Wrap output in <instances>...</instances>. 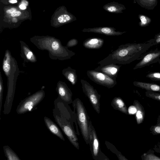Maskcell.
<instances>
[{"mask_svg":"<svg viewBox=\"0 0 160 160\" xmlns=\"http://www.w3.org/2000/svg\"><path fill=\"white\" fill-rule=\"evenodd\" d=\"M139 52L138 45L130 43L121 45L98 63L100 66L111 64L121 65L129 63L138 57Z\"/></svg>","mask_w":160,"mask_h":160,"instance_id":"cell-1","label":"cell"},{"mask_svg":"<svg viewBox=\"0 0 160 160\" xmlns=\"http://www.w3.org/2000/svg\"><path fill=\"white\" fill-rule=\"evenodd\" d=\"M73 112L83 138L89 144V133L91 121L83 103L80 99L76 98L72 103Z\"/></svg>","mask_w":160,"mask_h":160,"instance_id":"cell-2","label":"cell"},{"mask_svg":"<svg viewBox=\"0 0 160 160\" xmlns=\"http://www.w3.org/2000/svg\"><path fill=\"white\" fill-rule=\"evenodd\" d=\"M55 121L60 127L63 133L71 144L77 149H79V143L77 134L74 125L65 118L53 111Z\"/></svg>","mask_w":160,"mask_h":160,"instance_id":"cell-3","label":"cell"},{"mask_svg":"<svg viewBox=\"0 0 160 160\" xmlns=\"http://www.w3.org/2000/svg\"><path fill=\"white\" fill-rule=\"evenodd\" d=\"M45 92L43 90L38 91L22 100L18 106L16 112L19 114L31 112L43 100Z\"/></svg>","mask_w":160,"mask_h":160,"instance_id":"cell-4","label":"cell"},{"mask_svg":"<svg viewBox=\"0 0 160 160\" xmlns=\"http://www.w3.org/2000/svg\"><path fill=\"white\" fill-rule=\"evenodd\" d=\"M54 108L53 111L65 118L71 123L75 124L76 128V133L79 135V132L77 121L73 112L68 104L62 101L58 97L54 101Z\"/></svg>","mask_w":160,"mask_h":160,"instance_id":"cell-5","label":"cell"},{"mask_svg":"<svg viewBox=\"0 0 160 160\" xmlns=\"http://www.w3.org/2000/svg\"><path fill=\"white\" fill-rule=\"evenodd\" d=\"M80 82L83 93L88 98L94 110L98 114H99L101 95L87 81L81 79Z\"/></svg>","mask_w":160,"mask_h":160,"instance_id":"cell-6","label":"cell"},{"mask_svg":"<svg viewBox=\"0 0 160 160\" xmlns=\"http://www.w3.org/2000/svg\"><path fill=\"white\" fill-rule=\"evenodd\" d=\"M87 74L88 77L93 82L108 88L114 87L117 84L116 79L95 70H88Z\"/></svg>","mask_w":160,"mask_h":160,"instance_id":"cell-7","label":"cell"},{"mask_svg":"<svg viewBox=\"0 0 160 160\" xmlns=\"http://www.w3.org/2000/svg\"><path fill=\"white\" fill-rule=\"evenodd\" d=\"M89 144L93 158L97 160L102 152L100 149V143L96 130L92 124L90 123L89 133Z\"/></svg>","mask_w":160,"mask_h":160,"instance_id":"cell-8","label":"cell"},{"mask_svg":"<svg viewBox=\"0 0 160 160\" xmlns=\"http://www.w3.org/2000/svg\"><path fill=\"white\" fill-rule=\"evenodd\" d=\"M56 90L58 97L62 101L68 104L72 103V92L65 82L59 81L57 83Z\"/></svg>","mask_w":160,"mask_h":160,"instance_id":"cell-9","label":"cell"},{"mask_svg":"<svg viewBox=\"0 0 160 160\" xmlns=\"http://www.w3.org/2000/svg\"><path fill=\"white\" fill-rule=\"evenodd\" d=\"M82 31L83 32H94L106 36H119L126 32L116 31V29L112 27H102L84 28Z\"/></svg>","mask_w":160,"mask_h":160,"instance_id":"cell-10","label":"cell"},{"mask_svg":"<svg viewBox=\"0 0 160 160\" xmlns=\"http://www.w3.org/2000/svg\"><path fill=\"white\" fill-rule=\"evenodd\" d=\"M121 66L120 65L111 64L102 66L99 65L94 70L102 72L113 79H116Z\"/></svg>","mask_w":160,"mask_h":160,"instance_id":"cell-11","label":"cell"},{"mask_svg":"<svg viewBox=\"0 0 160 160\" xmlns=\"http://www.w3.org/2000/svg\"><path fill=\"white\" fill-rule=\"evenodd\" d=\"M44 121L46 127L51 133L62 140L65 141V138L62 132L52 121L46 116L44 117Z\"/></svg>","mask_w":160,"mask_h":160,"instance_id":"cell-12","label":"cell"},{"mask_svg":"<svg viewBox=\"0 0 160 160\" xmlns=\"http://www.w3.org/2000/svg\"><path fill=\"white\" fill-rule=\"evenodd\" d=\"M160 57V51L156 52H152L145 56L142 60L138 63L133 69L141 68L155 62Z\"/></svg>","mask_w":160,"mask_h":160,"instance_id":"cell-13","label":"cell"},{"mask_svg":"<svg viewBox=\"0 0 160 160\" xmlns=\"http://www.w3.org/2000/svg\"><path fill=\"white\" fill-rule=\"evenodd\" d=\"M104 40L100 38L93 37L85 40L83 43L86 48L90 49H98L103 45Z\"/></svg>","mask_w":160,"mask_h":160,"instance_id":"cell-14","label":"cell"},{"mask_svg":"<svg viewBox=\"0 0 160 160\" xmlns=\"http://www.w3.org/2000/svg\"><path fill=\"white\" fill-rule=\"evenodd\" d=\"M103 9L107 12L113 13H120L126 9L123 5L115 2L108 3L103 7Z\"/></svg>","mask_w":160,"mask_h":160,"instance_id":"cell-15","label":"cell"},{"mask_svg":"<svg viewBox=\"0 0 160 160\" xmlns=\"http://www.w3.org/2000/svg\"><path fill=\"white\" fill-rule=\"evenodd\" d=\"M111 105L115 109L126 114H128V109L125 103L120 97H115L114 98L112 101Z\"/></svg>","mask_w":160,"mask_h":160,"instance_id":"cell-16","label":"cell"},{"mask_svg":"<svg viewBox=\"0 0 160 160\" xmlns=\"http://www.w3.org/2000/svg\"><path fill=\"white\" fill-rule=\"evenodd\" d=\"M134 86L145 89L147 91L160 92V86L155 83H147L139 81H134Z\"/></svg>","mask_w":160,"mask_h":160,"instance_id":"cell-17","label":"cell"},{"mask_svg":"<svg viewBox=\"0 0 160 160\" xmlns=\"http://www.w3.org/2000/svg\"><path fill=\"white\" fill-rule=\"evenodd\" d=\"M62 74L72 85L76 84L78 81V76L76 70L68 67L63 71Z\"/></svg>","mask_w":160,"mask_h":160,"instance_id":"cell-18","label":"cell"},{"mask_svg":"<svg viewBox=\"0 0 160 160\" xmlns=\"http://www.w3.org/2000/svg\"><path fill=\"white\" fill-rule=\"evenodd\" d=\"M133 105L136 109V118L137 123L138 124L142 123L144 119L145 112L143 107L137 100H134Z\"/></svg>","mask_w":160,"mask_h":160,"instance_id":"cell-19","label":"cell"},{"mask_svg":"<svg viewBox=\"0 0 160 160\" xmlns=\"http://www.w3.org/2000/svg\"><path fill=\"white\" fill-rule=\"evenodd\" d=\"M3 149L7 159L4 160H21L16 153L8 145L3 147Z\"/></svg>","mask_w":160,"mask_h":160,"instance_id":"cell-20","label":"cell"},{"mask_svg":"<svg viewBox=\"0 0 160 160\" xmlns=\"http://www.w3.org/2000/svg\"><path fill=\"white\" fill-rule=\"evenodd\" d=\"M105 144L108 149L116 155L118 160H128L116 148L113 144L107 141H105Z\"/></svg>","mask_w":160,"mask_h":160,"instance_id":"cell-21","label":"cell"},{"mask_svg":"<svg viewBox=\"0 0 160 160\" xmlns=\"http://www.w3.org/2000/svg\"><path fill=\"white\" fill-rule=\"evenodd\" d=\"M142 160H160V158L152 153H144L141 156Z\"/></svg>","mask_w":160,"mask_h":160,"instance_id":"cell-22","label":"cell"},{"mask_svg":"<svg viewBox=\"0 0 160 160\" xmlns=\"http://www.w3.org/2000/svg\"><path fill=\"white\" fill-rule=\"evenodd\" d=\"M145 95L153 99L160 101V93L151 91H147Z\"/></svg>","mask_w":160,"mask_h":160,"instance_id":"cell-23","label":"cell"},{"mask_svg":"<svg viewBox=\"0 0 160 160\" xmlns=\"http://www.w3.org/2000/svg\"><path fill=\"white\" fill-rule=\"evenodd\" d=\"M157 123L154 126H152L150 130L153 134H160V119L158 118Z\"/></svg>","mask_w":160,"mask_h":160,"instance_id":"cell-24","label":"cell"},{"mask_svg":"<svg viewBox=\"0 0 160 160\" xmlns=\"http://www.w3.org/2000/svg\"><path fill=\"white\" fill-rule=\"evenodd\" d=\"M3 85L1 74H0V114L1 112L2 102Z\"/></svg>","mask_w":160,"mask_h":160,"instance_id":"cell-25","label":"cell"},{"mask_svg":"<svg viewBox=\"0 0 160 160\" xmlns=\"http://www.w3.org/2000/svg\"><path fill=\"white\" fill-rule=\"evenodd\" d=\"M146 77L154 80H160V72H152L146 76Z\"/></svg>","mask_w":160,"mask_h":160,"instance_id":"cell-26","label":"cell"},{"mask_svg":"<svg viewBox=\"0 0 160 160\" xmlns=\"http://www.w3.org/2000/svg\"><path fill=\"white\" fill-rule=\"evenodd\" d=\"M78 43V40L76 39H72L70 40L68 43L67 46L72 47L76 46Z\"/></svg>","mask_w":160,"mask_h":160,"instance_id":"cell-27","label":"cell"},{"mask_svg":"<svg viewBox=\"0 0 160 160\" xmlns=\"http://www.w3.org/2000/svg\"><path fill=\"white\" fill-rule=\"evenodd\" d=\"M128 113L129 114H134L136 112V109L134 106H131L129 107L128 109Z\"/></svg>","mask_w":160,"mask_h":160,"instance_id":"cell-28","label":"cell"},{"mask_svg":"<svg viewBox=\"0 0 160 160\" xmlns=\"http://www.w3.org/2000/svg\"><path fill=\"white\" fill-rule=\"evenodd\" d=\"M97 160H110L109 158L102 152Z\"/></svg>","mask_w":160,"mask_h":160,"instance_id":"cell-29","label":"cell"},{"mask_svg":"<svg viewBox=\"0 0 160 160\" xmlns=\"http://www.w3.org/2000/svg\"><path fill=\"white\" fill-rule=\"evenodd\" d=\"M59 47V45L58 42L56 41L53 42L52 44V48L54 50H57Z\"/></svg>","mask_w":160,"mask_h":160,"instance_id":"cell-30","label":"cell"},{"mask_svg":"<svg viewBox=\"0 0 160 160\" xmlns=\"http://www.w3.org/2000/svg\"><path fill=\"white\" fill-rule=\"evenodd\" d=\"M140 19L142 24L145 25L147 23V18L145 16H141L140 17Z\"/></svg>","mask_w":160,"mask_h":160,"instance_id":"cell-31","label":"cell"},{"mask_svg":"<svg viewBox=\"0 0 160 160\" xmlns=\"http://www.w3.org/2000/svg\"><path fill=\"white\" fill-rule=\"evenodd\" d=\"M21 14V12L19 11H16L11 14V16L12 17L19 16Z\"/></svg>","mask_w":160,"mask_h":160,"instance_id":"cell-32","label":"cell"},{"mask_svg":"<svg viewBox=\"0 0 160 160\" xmlns=\"http://www.w3.org/2000/svg\"><path fill=\"white\" fill-rule=\"evenodd\" d=\"M16 9L15 8H11L7 10L6 12L8 13H12L14 12H15Z\"/></svg>","mask_w":160,"mask_h":160,"instance_id":"cell-33","label":"cell"},{"mask_svg":"<svg viewBox=\"0 0 160 160\" xmlns=\"http://www.w3.org/2000/svg\"><path fill=\"white\" fill-rule=\"evenodd\" d=\"M32 55L33 54L32 52H29L27 55V57L28 59H30Z\"/></svg>","mask_w":160,"mask_h":160,"instance_id":"cell-34","label":"cell"},{"mask_svg":"<svg viewBox=\"0 0 160 160\" xmlns=\"http://www.w3.org/2000/svg\"><path fill=\"white\" fill-rule=\"evenodd\" d=\"M19 8L21 9L24 10L26 8V6L23 4H21L20 5Z\"/></svg>","mask_w":160,"mask_h":160,"instance_id":"cell-35","label":"cell"},{"mask_svg":"<svg viewBox=\"0 0 160 160\" xmlns=\"http://www.w3.org/2000/svg\"><path fill=\"white\" fill-rule=\"evenodd\" d=\"M22 4L27 6L28 5V2L26 1H23L22 2Z\"/></svg>","mask_w":160,"mask_h":160,"instance_id":"cell-36","label":"cell"},{"mask_svg":"<svg viewBox=\"0 0 160 160\" xmlns=\"http://www.w3.org/2000/svg\"><path fill=\"white\" fill-rule=\"evenodd\" d=\"M9 2L10 3H14L17 2V1L16 0H9Z\"/></svg>","mask_w":160,"mask_h":160,"instance_id":"cell-37","label":"cell"},{"mask_svg":"<svg viewBox=\"0 0 160 160\" xmlns=\"http://www.w3.org/2000/svg\"><path fill=\"white\" fill-rule=\"evenodd\" d=\"M158 151H160V145L158 146ZM159 153H160V152Z\"/></svg>","mask_w":160,"mask_h":160,"instance_id":"cell-38","label":"cell"}]
</instances>
